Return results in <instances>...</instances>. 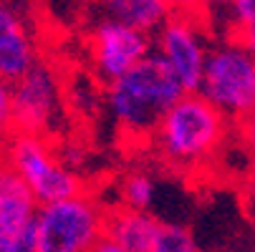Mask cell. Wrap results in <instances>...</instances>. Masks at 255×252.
<instances>
[{
    "label": "cell",
    "mask_w": 255,
    "mask_h": 252,
    "mask_svg": "<svg viewBox=\"0 0 255 252\" xmlns=\"http://www.w3.org/2000/svg\"><path fill=\"white\" fill-rule=\"evenodd\" d=\"M187 93L172 71L152 53L127 76L106 86V106L119 134L152 141L164 114Z\"/></svg>",
    "instance_id": "6da1fadb"
},
{
    "label": "cell",
    "mask_w": 255,
    "mask_h": 252,
    "mask_svg": "<svg viewBox=\"0 0 255 252\" xmlns=\"http://www.w3.org/2000/svg\"><path fill=\"white\" fill-rule=\"evenodd\" d=\"M230 121L200 93L190 91L164 114L152 136V147L162 162L179 171L205 167L225 144Z\"/></svg>",
    "instance_id": "7a4b0ae2"
},
{
    "label": "cell",
    "mask_w": 255,
    "mask_h": 252,
    "mask_svg": "<svg viewBox=\"0 0 255 252\" xmlns=\"http://www.w3.org/2000/svg\"><path fill=\"white\" fill-rule=\"evenodd\" d=\"M3 162L23 179L38 204L61 202L86 192L84 179L58 157L48 136L13 131L3 139Z\"/></svg>",
    "instance_id": "3957f363"
},
{
    "label": "cell",
    "mask_w": 255,
    "mask_h": 252,
    "mask_svg": "<svg viewBox=\"0 0 255 252\" xmlns=\"http://www.w3.org/2000/svg\"><path fill=\"white\" fill-rule=\"evenodd\" d=\"M106 212L89 189L61 202L41 204L33 232V252H91L106 237Z\"/></svg>",
    "instance_id": "277c9868"
},
{
    "label": "cell",
    "mask_w": 255,
    "mask_h": 252,
    "mask_svg": "<svg viewBox=\"0 0 255 252\" xmlns=\"http://www.w3.org/2000/svg\"><path fill=\"white\" fill-rule=\"evenodd\" d=\"M228 121H243L255 111V56L243 38L215 43L197 88Z\"/></svg>",
    "instance_id": "5b68a950"
},
{
    "label": "cell",
    "mask_w": 255,
    "mask_h": 252,
    "mask_svg": "<svg viewBox=\"0 0 255 252\" xmlns=\"http://www.w3.org/2000/svg\"><path fill=\"white\" fill-rule=\"evenodd\" d=\"M152 43L154 56L172 71L182 88L187 93L197 91L212 51L207 41V20L169 15L167 23L152 35Z\"/></svg>",
    "instance_id": "8992f818"
},
{
    "label": "cell",
    "mask_w": 255,
    "mask_h": 252,
    "mask_svg": "<svg viewBox=\"0 0 255 252\" xmlns=\"http://www.w3.org/2000/svg\"><path fill=\"white\" fill-rule=\"evenodd\" d=\"M154 53L152 33H144L134 25L104 18L89 33V58L94 74L106 86L127 76L131 68L147 61Z\"/></svg>",
    "instance_id": "52a82bcc"
},
{
    "label": "cell",
    "mask_w": 255,
    "mask_h": 252,
    "mask_svg": "<svg viewBox=\"0 0 255 252\" xmlns=\"http://www.w3.org/2000/svg\"><path fill=\"white\" fill-rule=\"evenodd\" d=\"M63 119V91L56 71L38 63L13 84V131L53 136Z\"/></svg>",
    "instance_id": "ba28073f"
},
{
    "label": "cell",
    "mask_w": 255,
    "mask_h": 252,
    "mask_svg": "<svg viewBox=\"0 0 255 252\" xmlns=\"http://www.w3.org/2000/svg\"><path fill=\"white\" fill-rule=\"evenodd\" d=\"M38 199L23 179L0 162V252H33Z\"/></svg>",
    "instance_id": "9c48e42d"
},
{
    "label": "cell",
    "mask_w": 255,
    "mask_h": 252,
    "mask_svg": "<svg viewBox=\"0 0 255 252\" xmlns=\"http://www.w3.org/2000/svg\"><path fill=\"white\" fill-rule=\"evenodd\" d=\"M38 48L20 13L5 3H0V76L15 84L38 66Z\"/></svg>",
    "instance_id": "30bf717a"
},
{
    "label": "cell",
    "mask_w": 255,
    "mask_h": 252,
    "mask_svg": "<svg viewBox=\"0 0 255 252\" xmlns=\"http://www.w3.org/2000/svg\"><path fill=\"white\" fill-rule=\"evenodd\" d=\"M159 227L162 222L141 209L114 204L106 212V237L127 252H149L159 235Z\"/></svg>",
    "instance_id": "8fae6325"
},
{
    "label": "cell",
    "mask_w": 255,
    "mask_h": 252,
    "mask_svg": "<svg viewBox=\"0 0 255 252\" xmlns=\"http://www.w3.org/2000/svg\"><path fill=\"white\" fill-rule=\"evenodd\" d=\"M106 18L134 25L144 33H157L172 15L167 0H99Z\"/></svg>",
    "instance_id": "7c38bea8"
},
{
    "label": "cell",
    "mask_w": 255,
    "mask_h": 252,
    "mask_svg": "<svg viewBox=\"0 0 255 252\" xmlns=\"http://www.w3.org/2000/svg\"><path fill=\"white\" fill-rule=\"evenodd\" d=\"M157 197V184L149 171H129L122 179V187H119V204L129 207V209H141V212H149L152 202Z\"/></svg>",
    "instance_id": "4fadbf2b"
},
{
    "label": "cell",
    "mask_w": 255,
    "mask_h": 252,
    "mask_svg": "<svg viewBox=\"0 0 255 252\" xmlns=\"http://www.w3.org/2000/svg\"><path fill=\"white\" fill-rule=\"evenodd\" d=\"M149 252H200V247L195 242V235L185 225L162 222L159 235Z\"/></svg>",
    "instance_id": "5bb4252c"
},
{
    "label": "cell",
    "mask_w": 255,
    "mask_h": 252,
    "mask_svg": "<svg viewBox=\"0 0 255 252\" xmlns=\"http://www.w3.org/2000/svg\"><path fill=\"white\" fill-rule=\"evenodd\" d=\"M230 23L235 28L233 35L255 33V0H230Z\"/></svg>",
    "instance_id": "9a60e30c"
},
{
    "label": "cell",
    "mask_w": 255,
    "mask_h": 252,
    "mask_svg": "<svg viewBox=\"0 0 255 252\" xmlns=\"http://www.w3.org/2000/svg\"><path fill=\"white\" fill-rule=\"evenodd\" d=\"M13 84L0 76V139L13 134Z\"/></svg>",
    "instance_id": "2e32d148"
},
{
    "label": "cell",
    "mask_w": 255,
    "mask_h": 252,
    "mask_svg": "<svg viewBox=\"0 0 255 252\" xmlns=\"http://www.w3.org/2000/svg\"><path fill=\"white\" fill-rule=\"evenodd\" d=\"M167 5H169L172 15H187V18L207 20L210 0H167Z\"/></svg>",
    "instance_id": "e0dca14e"
},
{
    "label": "cell",
    "mask_w": 255,
    "mask_h": 252,
    "mask_svg": "<svg viewBox=\"0 0 255 252\" xmlns=\"http://www.w3.org/2000/svg\"><path fill=\"white\" fill-rule=\"evenodd\" d=\"M235 126H238V136H240V141H243V147H245L250 154H255V111H253L250 116H245L243 121H238Z\"/></svg>",
    "instance_id": "ac0fdd59"
},
{
    "label": "cell",
    "mask_w": 255,
    "mask_h": 252,
    "mask_svg": "<svg viewBox=\"0 0 255 252\" xmlns=\"http://www.w3.org/2000/svg\"><path fill=\"white\" fill-rule=\"evenodd\" d=\"M91 252H127V250H124V247H119L117 242H112L109 237H101V240H99V245H96Z\"/></svg>",
    "instance_id": "d6986e66"
},
{
    "label": "cell",
    "mask_w": 255,
    "mask_h": 252,
    "mask_svg": "<svg viewBox=\"0 0 255 252\" xmlns=\"http://www.w3.org/2000/svg\"><path fill=\"white\" fill-rule=\"evenodd\" d=\"M238 38H243L245 41V46L253 51V56H255V33H248V35H238Z\"/></svg>",
    "instance_id": "ffe728a7"
},
{
    "label": "cell",
    "mask_w": 255,
    "mask_h": 252,
    "mask_svg": "<svg viewBox=\"0 0 255 252\" xmlns=\"http://www.w3.org/2000/svg\"><path fill=\"white\" fill-rule=\"evenodd\" d=\"M0 162H3V139H0Z\"/></svg>",
    "instance_id": "44dd1931"
},
{
    "label": "cell",
    "mask_w": 255,
    "mask_h": 252,
    "mask_svg": "<svg viewBox=\"0 0 255 252\" xmlns=\"http://www.w3.org/2000/svg\"><path fill=\"white\" fill-rule=\"evenodd\" d=\"M0 3H5V0H0Z\"/></svg>",
    "instance_id": "7402d4cb"
},
{
    "label": "cell",
    "mask_w": 255,
    "mask_h": 252,
    "mask_svg": "<svg viewBox=\"0 0 255 252\" xmlns=\"http://www.w3.org/2000/svg\"><path fill=\"white\" fill-rule=\"evenodd\" d=\"M225 3H230V0H225Z\"/></svg>",
    "instance_id": "603a6c76"
}]
</instances>
